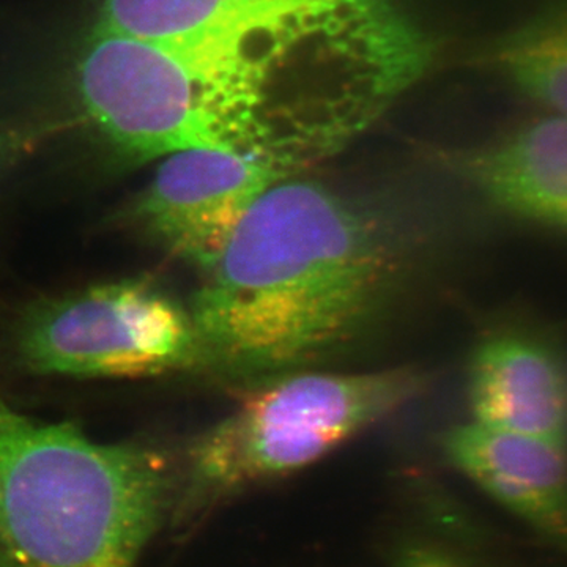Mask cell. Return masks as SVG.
Listing matches in <instances>:
<instances>
[{
	"label": "cell",
	"instance_id": "7",
	"mask_svg": "<svg viewBox=\"0 0 567 567\" xmlns=\"http://www.w3.org/2000/svg\"><path fill=\"white\" fill-rule=\"evenodd\" d=\"M440 163L503 212L567 229V117L554 114L491 144L442 152Z\"/></svg>",
	"mask_w": 567,
	"mask_h": 567
},
{
	"label": "cell",
	"instance_id": "10",
	"mask_svg": "<svg viewBox=\"0 0 567 567\" xmlns=\"http://www.w3.org/2000/svg\"><path fill=\"white\" fill-rule=\"evenodd\" d=\"M295 2L300 0H102L91 31L174 47Z\"/></svg>",
	"mask_w": 567,
	"mask_h": 567
},
{
	"label": "cell",
	"instance_id": "2",
	"mask_svg": "<svg viewBox=\"0 0 567 567\" xmlns=\"http://www.w3.org/2000/svg\"><path fill=\"white\" fill-rule=\"evenodd\" d=\"M171 488L152 447L44 423L0 391V567H137Z\"/></svg>",
	"mask_w": 567,
	"mask_h": 567
},
{
	"label": "cell",
	"instance_id": "11",
	"mask_svg": "<svg viewBox=\"0 0 567 567\" xmlns=\"http://www.w3.org/2000/svg\"><path fill=\"white\" fill-rule=\"evenodd\" d=\"M398 567H476L468 559L454 555L453 551L435 546H416L409 548L401 557Z\"/></svg>",
	"mask_w": 567,
	"mask_h": 567
},
{
	"label": "cell",
	"instance_id": "3",
	"mask_svg": "<svg viewBox=\"0 0 567 567\" xmlns=\"http://www.w3.org/2000/svg\"><path fill=\"white\" fill-rule=\"evenodd\" d=\"M415 369L364 374L289 372L251 391L194 442L182 509L200 513L245 488L315 464L416 398Z\"/></svg>",
	"mask_w": 567,
	"mask_h": 567
},
{
	"label": "cell",
	"instance_id": "1",
	"mask_svg": "<svg viewBox=\"0 0 567 567\" xmlns=\"http://www.w3.org/2000/svg\"><path fill=\"white\" fill-rule=\"evenodd\" d=\"M398 227L328 185L284 178L257 200L192 306L204 358L290 372L363 331L404 278Z\"/></svg>",
	"mask_w": 567,
	"mask_h": 567
},
{
	"label": "cell",
	"instance_id": "4",
	"mask_svg": "<svg viewBox=\"0 0 567 567\" xmlns=\"http://www.w3.org/2000/svg\"><path fill=\"white\" fill-rule=\"evenodd\" d=\"M33 372L65 377H148L204 358L192 311L148 281L102 284L37 308L18 333Z\"/></svg>",
	"mask_w": 567,
	"mask_h": 567
},
{
	"label": "cell",
	"instance_id": "5",
	"mask_svg": "<svg viewBox=\"0 0 567 567\" xmlns=\"http://www.w3.org/2000/svg\"><path fill=\"white\" fill-rule=\"evenodd\" d=\"M298 164L278 151L171 153L134 204V216L167 251L208 271L257 200L292 177Z\"/></svg>",
	"mask_w": 567,
	"mask_h": 567
},
{
	"label": "cell",
	"instance_id": "6",
	"mask_svg": "<svg viewBox=\"0 0 567 567\" xmlns=\"http://www.w3.org/2000/svg\"><path fill=\"white\" fill-rule=\"evenodd\" d=\"M443 450L470 483L567 555V442L470 421L447 432Z\"/></svg>",
	"mask_w": 567,
	"mask_h": 567
},
{
	"label": "cell",
	"instance_id": "9",
	"mask_svg": "<svg viewBox=\"0 0 567 567\" xmlns=\"http://www.w3.org/2000/svg\"><path fill=\"white\" fill-rule=\"evenodd\" d=\"M472 62L567 117V0H544L525 20L483 44Z\"/></svg>",
	"mask_w": 567,
	"mask_h": 567
},
{
	"label": "cell",
	"instance_id": "8",
	"mask_svg": "<svg viewBox=\"0 0 567 567\" xmlns=\"http://www.w3.org/2000/svg\"><path fill=\"white\" fill-rule=\"evenodd\" d=\"M473 421L496 431L567 442V377L554 353L520 336L481 342L468 369Z\"/></svg>",
	"mask_w": 567,
	"mask_h": 567
}]
</instances>
